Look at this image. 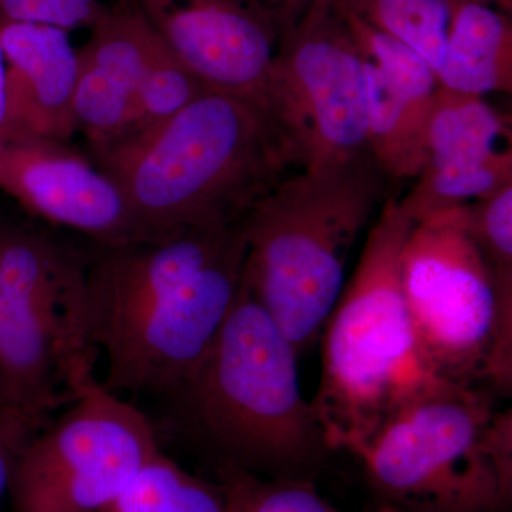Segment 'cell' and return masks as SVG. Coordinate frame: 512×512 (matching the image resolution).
Returning a JSON list of instances; mask_svg holds the SVG:
<instances>
[{"mask_svg": "<svg viewBox=\"0 0 512 512\" xmlns=\"http://www.w3.org/2000/svg\"><path fill=\"white\" fill-rule=\"evenodd\" d=\"M365 60L335 0H316L281 35L274 114L301 144L306 167L348 163L367 150Z\"/></svg>", "mask_w": 512, "mask_h": 512, "instance_id": "30bf717a", "label": "cell"}, {"mask_svg": "<svg viewBox=\"0 0 512 512\" xmlns=\"http://www.w3.org/2000/svg\"><path fill=\"white\" fill-rule=\"evenodd\" d=\"M77 49L74 116L89 150L123 136L133 119L153 28L131 3L104 9Z\"/></svg>", "mask_w": 512, "mask_h": 512, "instance_id": "4fadbf2b", "label": "cell"}, {"mask_svg": "<svg viewBox=\"0 0 512 512\" xmlns=\"http://www.w3.org/2000/svg\"><path fill=\"white\" fill-rule=\"evenodd\" d=\"M400 278L414 335L433 372L460 386H491L497 299L468 231L467 205L414 222L400 255Z\"/></svg>", "mask_w": 512, "mask_h": 512, "instance_id": "ba28073f", "label": "cell"}, {"mask_svg": "<svg viewBox=\"0 0 512 512\" xmlns=\"http://www.w3.org/2000/svg\"><path fill=\"white\" fill-rule=\"evenodd\" d=\"M473 2L488 3V5L498 6V8L501 6V9L504 10L511 8V0H473Z\"/></svg>", "mask_w": 512, "mask_h": 512, "instance_id": "83f0119b", "label": "cell"}, {"mask_svg": "<svg viewBox=\"0 0 512 512\" xmlns=\"http://www.w3.org/2000/svg\"><path fill=\"white\" fill-rule=\"evenodd\" d=\"M0 191L33 217L79 232L97 247L150 241L117 185L70 144L3 131Z\"/></svg>", "mask_w": 512, "mask_h": 512, "instance_id": "7c38bea8", "label": "cell"}, {"mask_svg": "<svg viewBox=\"0 0 512 512\" xmlns=\"http://www.w3.org/2000/svg\"><path fill=\"white\" fill-rule=\"evenodd\" d=\"M375 512H397L396 510H393V508L387 507V505L380 504V507L377 508Z\"/></svg>", "mask_w": 512, "mask_h": 512, "instance_id": "f546056e", "label": "cell"}, {"mask_svg": "<svg viewBox=\"0 0 512 512\" xmlns=\"http://www.w3.org/2000/svg\"><path fill=\"white\" fill-rule=\"evenodd\" d=\"M468 231L483 256L497 299V359L493 383L512 387V184L467 205Z\"/></svg>", "mask_w": 512, "mask_h": 512, "instance_id": "ac0fdd59", "label": "cell"}, {"mask_svg": "<svg viewBox=\"0 0 512 512\" xmlns=\"http://www.w3.org/2000/svg\"><path fill=\"white\" fill-rule=\"evenodd\" d=\"M6 128V63L0 47V134Z\"/></svg>", "mask_w": 512, "mask_h": 512, "instance_id": "4316f807", "label": "cell"}, {"mask_svg": "<svg viewBox=\"0 0 512 512\" xmlns=\"http://www.w3.org/2000/svg\"><path fill=\"white\" fill-rule=\"evenodd\" d=\"M40 429V424L18 409H0V500L8 493L20 451Z\"/></svg>", "mask_w": 512, "mask_h": 512, "instance_id": "d4e9b609", "label": "cell"}, {"mask_svg": "<svg viewBox=\"0 0 512 512\" xmlns=\"http://www.w3.org/2000/svg\"><path fill=\"white\" fill-rule=\"evenodd\" d=\"M104 9L100 0H0V23H42L70 32L90 28Z\"/></svg>", "mask_w": 512, "mask_h": 512, "instance_id": "cb8c5ba5", "label": "cell"}, {"mask_svg": "<svg viewBox=\"0 0 512 512\" xmlns=\"http://www.w3.org/2000/svg\"><path fill=\"white\" fill-rule=\"evenodd\" d=\"M298 356L242 282L210 352L167 396L175 424L217 464L266 478L313 480L330 450L303 397Z\"/></svg>", "mask_w": 512, "mask_h": 512, "instance_id": "3957f363", "label": "cell"}, {"mask_svg": "<svg viewBox=\"0 0 512 512\" xmlns=\"http://www.w3.org/2000/svg\"><path fill=\"white\" fill-rule=\"evenodd\" d=\"M369 111L367 150L384 178L416 180L427 161L431 99H417L393 86L365 62Z\"/></svg>", "mask_w": 512, "mask_h": 512, "instance_id": "2e32d148", "label": "cell"}, {"mask_svg": "<svg viewBox=\"0 0 512 512\" xmlns=\"http://www.w3.org/2000/svg\"><path fill=\"white\" fill-rule=\"evenodd\" d=\"M338 6L365 62L376 67L393 86L410 96L424 100L434 96L439 80L429 64L409 46L373 28L339 3Z\"/></svg>", "mask_w": 512, "mask_h": 512, "instance_id": "603a6c76", "label": "cell"}, {"mask_svg": "<svg viewBox=\"0 0 512 512\" xmlns=\"http://www.w3.org/2000/svg\"><path fill=\"white\" fill-rule=\"evenodd\" d=\"M384 181L370 154L303 167L242 222V282L299 355L318 342L339 301L350 252L387 198Z\"/></svg>", "mask_w": 512, "mask_h": 512, "instance_id": "5b68a950", "label": "cell"}, {"mask_svg": "<svg viewBox=\"0 0 512 512\" xmlns=\"http://www.w3.org/2000/svg\"><path fill=\"white\" fill-rule=\"evenodd\" d=\"M97 248L87 262L86 320L90 343L106 356L101 384L167 397L200 366L237 302L242 225Z\"/></svg>", "mask_w": 512, "mask_h": 512, "instance_id": "6da1fadb", "label": "cell"}, {"mask_svg": "<svg viewBox=\"0 0 512 512\" xmlns=\"http://www.w3.org/2000/svg\"><path fill=\"white\" fill-rule=\"evenodd\" d=\"M413 225L389 195L323 328L311 404L330 451L355 453L404 404L450 383L424 359L404 301L400 255Z\"/></svg>", "mask_w": 512, "mask_h": 512, "instance_id": "277c9868", "label": "cell"}, {"mask_svg": "<svg viewBox=\"0 0 512 512\" xmlns=\"http://www.w3.org/2000/svg\"><path fill=\"white\" fill-rule=\"evenodd\" d=\"M101 512H228L221 484L188 473L163 451Z\"/></svg>", "mask_w": 512, "mask_h": 512, "instance_id": "ffe728a7", "label": "cell"}, {"mask_svg": "<svg viewBox=\"0 0 512 512\" xmlns=\"http://www.w3.org/2000/svg\"><path fill=\"white\" fill-rule=\"evenodd\" d=\"M134 6L210 92L274 114L281 30L251 0H120ZM275 116V114H274Z\"/></svg>", "mask_w": 512, "mask_h": 512, "instance_id": "8fae6325", "label": "cell"}, {"mask_svg": "<svg viewBox=\"0 0 512 512\" xmlns=\"http://www.w3.org/2000/svg\"><path fill=\"white\" fill-rule=\"evenodd\" d=\"M444 89L484 97L512 92V25L504 9L460 0L437 73Z\"/></svg>", "mask_w": 512, "mask_h": 512, "instance_id": "9a60e30c", "label": "cell"}, {"mask_svg": "<svg viewBox=\"0 0 512 512\" xmlns=\"http://www.w3.org/2000/svg\"><path fill=\"white\" fill-rule=\"evenodd\" d=\"M12 407L9 404L8 396H6L5 387H3L2 379H0V409H8Z\"/></svg>", "mask_w": 512, "mask_h": 512, "instance_id": "f1b7e54d", "label": "cell"}, {"mask_svg": "<svg viewBox=\"0 0 512 512\" xmlns=\"http://www.w3.org/2000/svg\"><path fill=\"white\" fill-rule=\"evenodd\" d=\"M228 512H345L319 493L313 480L266 478L217 464Z\"/></svg>", "mask_w": 512, "mask_h": 512, "instance_id": "7402d4cb", "label": "cell"}, {"mask_svg": "<svg viewBox=\"0 0 512 512\" xmlns=\"http://www.w3.org/2000/svg\"><path fill=\"white\" fill-rule=\"evenodd\" d=\"M510 153L507 123L483 97L439 84L427 127L426 165L476 167Z\"/></svg>", "mask_w": 512, "mask_h": 512, "instance_id": "e0dca14e", "label": "cell"}, {"mask_svg": "<svg viewBox=\"0 0 512 512\" xmlns=\"http://www.w3.org/2000/svg\"><path fill=\"white\" fill-rule=\"evenodd\" d=\"M397 512H511L512 412L444 383L400 407L352 454Z\"/></svg>", "mask_w": 512, "mask_h": 512, "instance_id": "8992f818", "label": "cell"}, {"mask_svg": "<svg viewBox=\"0 0 512 512\" xmlns=\"http://www.w3.org/2000/svg\"><path fill=\"white\" fill-rule=\"evenodd\" d=\"M6 63L5 131L70 144L77 133V49L69 32L42 23H0Z\"/></svg>", "mask_w": 512, "mask_h": 512, "instance_id": "5bb4252c", "label": "cell"}, {"mask_svg": "<svg viewBox=\"0 0 512 512\" xmlns=\"http://www.w3.org/2000/svg\"><path fill=\"white\" fill-rule=\"evenodd\" d=\"M207 92L210 90L185 67L154 30L138 84L133 119L126 133L119 138L141 133L164 123Z\"/></svg>", "mask_w": 512, "mask_h": 512, "instance_id": "44dd1931", "label": "cell"}, {"mask_svg": "<svg viewBox=\"0 0 512 512\" xmlns=\"http://www.w3.org/2000/svg\"><path fill=\"white\" fill-rule=\"evenodd\" d=\"M373 28L409 46L434 73L446 57L448 35L460 0H336Z\"/></svg>", "mask_w": 512, "mask_h": 512, "instance_id": "d6986e66", "label": "cell"}, {"mask_svg": "<svg viewBox=\"0 0 512 512\" xmlns=\"http://www.w3.org/2000/svg\"><path fill=\"white\" fill-rule=\"evenodd\" d=\"M89 151L150 241L242 225L266 194L306 167L301 144L271 111L217 92Z\"/></svg>", "mask_w": 512, "mask_h": 512, "instance_id": "7a4b0ae2", "label": "cell"}, {"mask_svg": "<svg viewBox=\"0 0 512 512\" xmlns=\"http://www.w3.org/2000/svg\"><path fill=\"white\" fill-rule=\"evenodd\" d=\"M160 451L146 414L93 379L20 451L12 512H101Z\"/></svg>", "mask_w": 512, "mask_h": 512, "instance_id": "9c48e42d", "label": "cell"}, {"mask_svg": "<svg viewBox=\"0 0 512 512\" xmlns=\"http://www.w3.org/2000/svg\"><path fill=\"white\" fill-rule=\"evenodd\" d=\"M264 10L282 33L292 28L316 0H251Z\"/></svg>", "mask_w": 512, "mask_h": 512, "instance_id": "484cf974", "label": "cell"}, {"mask_svg": "<svg viewBox=\"0 0 512 512\" xmlns=\"http://www.w3.org/2000/svg\"><path fill=\"white\" fill-rule=\"evenodd\" d=\"M89 256L47 229L0 221V379L10 406L42 427L96 379Z\"/></svg>", "mask_w": 512, "mask_h": 512, "instance_id": "52a82bcc", "label": "cell"}]
</instances>
